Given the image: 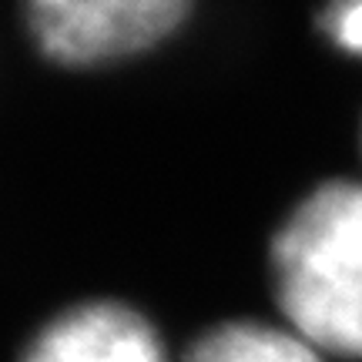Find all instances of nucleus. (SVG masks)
<instances>
[{
	"mask_svg": "<svg viewBox=\"0 0 362 362\" xmlns=\"http://www.w3.org/2000/svg\"><path fill=\"white\" fill-rule=\"evenodd\" d=\"M188 362H322L298 332L262 322H228L194 342Z\"/></svg>",
	"mask_w": 362,
	"mask_h": 362,
	"instance_id": "nucleus-4",
	"label": "nucleus"
},
{
	"mask_svg": "<svg viewBox=\"0 0 362 362\" xmlns=\"http://www.w3.org/2000/svg\"><path fill=\"white\" fill-rule=\"evenodd\" d=\"M279 305L315 349L362 356V185L312 192L272 248Z\"/></svg>",
	"mask_w": 362,
	"mask_h": 362,
	"instance_id": "nucleus-1",
	"label": "nucleus"
},
{
	"mask_svg": "<svg viewBox=\"0 0 362 362\" xmlns=\"http://www.w3.org/2000/svg\"><path fill=\"white\" fill-rule=\"evenodd\" d=\"M24 362H165V352L141 315L101 302L51 322Z\"/></svg>",
	"mask_w": 362,
	"mask_h": 362,
	"instance_id": "nucleus-3",
	"label": "nucleus"
},
{
	"mask_svg": "<svg viewBox=\"0 0 362 362\" xmlns=\"http://www.w3.org/2000/svg\"><path fill=\"white\" fill-rule=\"evenodd\" d=\"M325 27L339 47L362 54V0H336L325 13Z\"/></svg>",
	"mask_w": 362,
	"mask_h": 362,
	"instance_id": "nucleus-5",
	"label": "nucleus"
},
{
	"mask_svg": "<svg viewBox=\"0 0 362 362\" xmlns=\"http://www.w3.org/2000/svg\"><path fill=\"white\" fill-rule=\"evenodd\" d=\"M192 0H27L44 51L64 64H104L168 37Z\"/></svg>",
	"mask_w": 362,
	"mask_h": 362,
	"instance_id": "nucleus-2",
	"label": "nucleus"
}]
</instances>
